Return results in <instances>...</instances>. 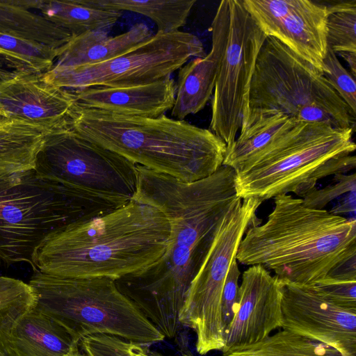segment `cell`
Returning <instances> with one entry per match:
<instances>
[{
  "label": "cell",
  "instance_id": "1",
  "mask_svg": "<svg viewBox=\"0 0 356 356\" xmlns=\"http://www.w3.org/2000/svg\"><path fill=\"white\" fill-rule=\"evenodd\" d=\"M134 198L160 209L168 219V247L154 264L115 280L165 337H174L179 314L225 215L240 197L235 171L222 165L204 179L186 183L137 165Z\"/></svg>",
  "mask_w": 356,
  "mask_h": 356
},
{
  "label": "cell",
  "instance_id": "2",
  "mask_svg": "<svg viewBox=\"0 0 356 356\" xmlns=\"http://www.w3.org/2000/svg\"><path fill=\"white\" fill-rule=\"evenodd\" d=\"M170 232L160 209L133 198L50 234L37 248L33 269L65 277L116 280L157 261L168 247Z\"/></svg>",
  "mask_w": 356,
  "mask_h": 356
},
{
  "label": "cell",
  "instance_id": "3",
  "mask_svg": "<svg viewBox=\"0 0 356 356\" xmlns=\"http://www.w3.org/2000/svg\"><path fill=\"white\" fill-rule=\"evenodd\" d=\"M266 222L250 226L236 259L272 270L280 280L312 285L325 277L356 279V220L306 207L282 194Z\"/></svg>",
  "mask_w": 356,
  "mask_h": 356
},
{
  "label": "cell",
  "instance_id": "4",
  "mask_svg": "<svg viewBox=\"0 0 356 356\" xmlns=\"http://www.w3.org/2000/svg\"><path fill=\"white\" fill-rule=\"evenodd\" d=\"M67 127L77 136L135 164L186 183L213 174L222 165L227 151L226 144L210 129L165 115L124 116L74 102Z\"/></svg>",
  "mask_w": 356,
  "mask_h": 356
},
{
  "label": "cell",
  "instance_id": "5",
  "mask_svg": "<svg viewBox=\"0 0 356 356\" xmlns=\"http://www.w3.org/2000/svg\"><path fill=\"white\" fill-rule=\"evenodd\" d=\"M354 131L299 122L235 172L237 197L264 202L292 192L304 197L318 180L352 170L353 161L345 155L355 150Z\"/></svg>",
  "mask_w": 356,
  "mask_h": 356
},
{
  "label": "cell",
  "instance_id": "6",
  "mask_svg": "<svg viewBox=\"0 0 356 356\" xmlns=\"http://www.w3.org/2000/svg\"><path fill=\"white\" fill-rule=\"evenodd\" d=\"M282 113L300 122L355 130V115L323 74L273 37L259 53L241 129Z\"/></svg>",
  "mask_w": 356,
  "mask_h": 356
},
{
  "label": "cell",
  "instance_id": "7",
  "mask_svg": "<svg viewBox=\"0 0 356 356\" xmlns=\"http://www.w3.org/2000/svg\"><path fill=\"white\" fill-rule=\"evenodd\" d=\"M116 209L72 193L33 169L0 175V259L33 268L35 252L50 234Z\"/></svg>",
  "mask_w": 356,
  "mask_h": 356
},
{
  "label": "cell",
  "instance_id": "8",
  "mask_svg": "<svg viewBox=\"0 0 356 356\" xmlns=\"http://www.w3.org/2000/svg\"><path fill=\"white\" fill-rule=\"evenodd\" d=\"M29 284L36 296L35 308L77 343L95 334L147 345L165 338L111 278L65 277L36 271Z\"/></svg>",
  "mask_w": 356,
  "mask_h": 356
},
{
  "label": "cell",
  "instance_id": "9",
  "mask_svg": "<svg viewBox=\"0 0 356 356\" xmlns=\"http://www.w3.org/2000/svg\"><path fill=\"white\" fill-rule=\"evenodd\" d=\"M212 45L218 51L210 130L229 147L241 129L256 61L267 35L243 0H222L212 21Z\"/></svg>",
  "mask_w": 356,
  "mask_h": 356
},
{
  "label": "cell",
  "instance_id": "10",
  "mask_svg": "<svg viewBox=\"0 0 356 356\" xmlns=\"http://www.w3.org/2000/svg\"><path fill=\"white\" fill-rule=\"evenodd\" d=\"M33 170L72 193L117 208L130 202L137 191V164L68 128L45 136Z\"/></svg>",
  "mask_w": 356,
  "mask_h": 356
},
{
  "label": "cell",
  "instance_id": "11",
  "mask_svg": "<svg viewBox=\"0 0 356 356\" xmlns=\"http://www.w3.org/2000/svg\"><path fill=\"white\" fill-rule=\"evenodd\" d=\"M262 202L257 198L237 201L222 220L207 257L188 289L179 323L195 332V348L200 355L222 350L224 346L222 295L225 281L246 230L259 225L256 212Z\"/></svg>",
  "mask_w": 356,
  "mask_h": 356
},
{
  "label": "cell",
  "instance_id": "12",
  "mask_svg": "<svg viewBox=\"0 0 356 356\" xmlns=\"http://www.w3.org/2000/svg\"><path fill=\"white\" fill-rule=\"evenodd\" d=\"M206 55L194 34L157 32L131 51L104 63L73 67L53 66L42 73L49 84L65 89L149 84L171 76L192 57Z\"/></svg>",
  "mask_w": 356,
  "mask_h": 356
},
{
  "label": "cell",
  "instance_id": "13",
  "mask_svg": "<svg viewBox=\"0 0 356 356\" xmlns=\"http://www.w3.org/2000/svg\"><path fill=\"white\" fill-rule=\"evenodd\" d=\"M280 280L283 330L356 356V309L335 305L312 285Z\"/></svg>",
  "mask_w": 356,
  "mask_h": 356
},
{
  "label": "cell",
  "instance_id": "14",
  "mask_svg": "<svg viewBox=\"0 0 356 356\" xmlns=\"http://www.w3.org/2000/svg\"><path fill=\"white\" fill-rule=\"evenodd\" d=\"M262 31L277 39L322 74L326 55L327 6L309 0H243Z\"/></svg>",
  "mask_w": 356,
  "mask_h": 356
},
{
  "label": "cell",
  "instance_id": "15",
  "mask_svg": "<svg viewBox=\"0 0 356 356\" xmlns=\"http://www.w3.org/2000/svg\"><path fill=\"white\" fill-rule=\"evenodd\" d=\"M282 296L280 280L264 267L251 266L243 272L222 356L263 341L282 327Z\"/></svg>",
  "mask_w": 356,
  "mask_h": 356
},
{
  "label": "cell",
  "instance_id": "16",
  "mask_svg": "<svg viewBox=\"0 0 356 356\" xmlns=\"http://www.w3.org/2000/svg\"><path fill=\"white\" fill-rule=\"evenodd\" d=\"M42 74L12 70L0 74V118L34 126L46 135L67 129L75 98L47 83Z\"/></svg>",
  "mask_w": 356,
  "mask_h": 356
},
{
  "label": "cell",
  "instance_id": "17",
  "mask_svg": "<svg viewBox=\"0 0 356 356\" xmlns=\"http://www.w3.org/2000/svg\"><path fill=\"white\" fill-rule=\"evenodd\" d=\"M69 90L75 103L83 107L124 116L157 118L172 109L176 84L169 76L136 86H92Z\"/></svg>",
  "mask_w": 356,
  "mask_h": 356
},
{
  "label": "cell",
  "instance_id": "18",
  "mask_svg": "<svg viewBox=\"0 0 356 356\" xmlns=\"http://www.w3.org/2000/svg\"><path fill=\"white\" fill-rule=\"evenodd\" d=\"M152 35L143 23L114 37L108 36L106 31H88L72 37L60 47L54 65L73 67L104 63L131 51Z\"/></svg>",
  "mask_w": 356,
  "mask_h": 356
},
{
  "label": "cell",
  "instance_id": "19",
  "mask_svg": "<svg viewBox=\"0 0 356 356\" xmlns=\"http://www.w3.org/2000/svg\"><path fill=\"white\" fill-rule=\"evenodd\" d=\"M11 343L15 356H65L79 343L35 307L15 327Z\"/></svg>",
  "mask_w": 356,
  "mask_h": 356
},
{
  "label": "cell",
  "instance_id": "20",
  "mask_svg": "<svg viewBox=\"0 0 356 356\" xmlns=\"http://www.w3.org/2000/svg\"><path fill=\"white\" fill-rule=\"evenodd\" d=\"M218 57L216 47L212 45L208 54L191 59L179 70L171 109L173 119L184 120L204 108L214 90Z\"/></svg>",
  "mask_w": 356,
  "mask_h": 356
},
{
  "label": "cell",
  "instance_id": "21",
  "mask_svg": "<svg viewBox=\"0 0 356 356\" xmlns=\"http://www.w3.org/2000/svg\"><path fill=\"white\" fill-rule=\"evenodd\" d=\"M30 10L67 31L72 37L92 31H106L122 15L121 12L96 8L81 0H30Z\"/></svg>",
  "mask_w": 356,
  "mask_h": 356
},
{
  "label": "cell",
  "instance_id": "22",
  "mask_svg": "<svg viewBox=\"0 0 356 356\" xmlns=\"http://www.w3.org/2000/svg\"><path fill=\"white\" fill-rule=\"evenodd\" d=\"M30 0H0V33L42 43L64 46L72 37L66 30L29 8Z\"/></svg>",
  "mask_w": 356,
  "mask_h": 356
},
{
  "label": "cell",
  "instance_id": "23",
  "mask_svg": "<svg viewBox=\"0 0 356 356\" xmlns=\"http://www.w3.org/2000/svg\"><path fill=\"white\" fill-rule=\"evenodd\" d=\"M46 134L31 124L13 120L0 121V175L34 168Z\"/></svg>",
  "mask_w": 356,
  "mask_h": 356
},
{
  "label": "cell",
  "instance_id": "24",
  "mask_svg": "<svg viewBox=\"0 0 356 356\" xmlns=\"http://www.w3.org/2000/svg\"><path fill=\"white\" fill-rule=\"evenodd\" d=\"M299 122L294 118L277 113L262 117L240 129L239 136L227 148L222 165L236 172Z\"/></svg>",
  "mask_w": 356,
  "mask_h": 356
},
{
  "label": "cell",
  "instance_id": "25",
  "mask_svg": "<svg viewBox=\"0 0 356 356\" xmlns=\"http://www.w3.org/2000/svg\"><path fill=\"white\" fill-rule=\"evenodd\" d=\"M88 6L121 12L130 11L151 19L157 32L179 31L186 23L195 0H81Z\"/></svg>",
  "mask_w": 356,
  "mask_h": 356
},
{
  "label": "cell",
  "instance_id": "26",
  "mask_svg": "<svg viewBox=\"0 0 356 356\" xmlns=\"http://www.w3.org/2000/svg\"><path fill=\"white\" fill-rule=\"evenodd\" d=\"M35 294L29 283L0 277V356H15L11 339L15 327L36 305Z\"/></svg>",
  "mask_w": 356,
  "mask_h": 356
},
{
  "label": "cell",
  "instance_id": "27",
  "mask_svg": "<svg viewBox=\"0 0 356 356\" xmlns=\"http://www.w3.org/2000/svg\"><path fill=\"white\" fill-rule=\"evenodd\" d=\"M59 49L0 33V59L13 70L44 73L54 66Z\"/></svg>",
  "mask_w": 356,
  "mask_h": 356
},
{
  "label": "cell",
  "instance_id": "28",
  "mask_svg": "<svg viewBox=\"0 0 356 356\" xmlns=\"http://www.w3.org/2000/svg\"><path fill=\"white\" fill-rule=\"evenodd\" d=\"M227 356H341L335 349L286 330Z\"/></svg>",
  "mask_w": 356,
  "mask_h": 356
},
{
  "label": "cell",
  "instance_id": "29",
  "mask_svg": "<svg viewBox=\"0 0 356 356\" xmlns=\"http://www.w3.org/2000/svg\"><path fill=\"white\" fill-rule=\"evenodd\" d=\"M327 6V43L339 55L356 53V1Z\"/></svg>",
  "mask_w": 356,
  "mask_h": 356
},
{
  "label": "cell",
  "instance_id": "30",
  "mask_svg": "<svg viewBox=\"0 0 356 356\" xmlns=\"http://www.w3.org/2000/svg\"><path fill=\"white\" fill-rule=\"evenodd\" d=\"M65 356H163L148 345L108 334L83 337Z\"/></svg>",
  "mask_w": 356,
  "mask_h": 356
},
{
  "label": "cell",
  "instance_id": "31",
  "mask_svg": "<svg viewBox=\"0 0 356 356\" xmlns=\"http://www.w3.org/2000/svg\"><path fill=\"white\" fill-rule=\"evenodd\" d=\"M323 65V75L355 115L356 83L355 78L342 65L336 54L328 45Z\"/></svg>",
  "mask_w": 356,
  "mask_h": 356
},
{
  "label": "cell",
  "instance_id": "32",
  "mask_svg": "<svg viewBox=\"0 0 356 356\" xmlns=\"http://www.w3.org/2000/svg\"><path fill=\"white\" fill-rule=\"evenodd\" d=\"M312 286L335 305L356 309V279L325 277Z\"/></svg>",
  "mask_w": 356,
  "mask_h": 356
},
{
  "label": "cell",
  "instance_id": "33",
  "mask_svg": "<svg viewBox=\"0 0 356 356\" xmlns=\"http://www.w3.org/2000/svg\"><path fill=\"white\" fill-rule=\"evenodd\" d=\"M337 180L323 188H316L307 194L302 200L303 204L308 208L323 209V208L332 200L346 193L355 192V175H337Z\"/></svg>",
  "mask_w": 356,
  "mask_h": 356
},
{
  "label": "cell",
  "instance_id": "34",
  "mask_svg": "<svg viewBox=\"0 0 356 356\" xmlns=\"http://www.w3.org/2000/svg\"><path fill=\"white\" fill-rule=\"evenodd\" d=\"M240 270L236 259L233 261L227 275L222 295V312L225 333L230 324L236 307Z\"/></svg>",
  "mask_w": 356,
  "mask_h": 356
},
{
  "label": "cell",
  "instance_id": "35",
  "mask_svg": "<svg viewBox=\"0 0 356 356\" xmlns=\"http://www.w3.org/2000/svg\"><path fill=\"white\" fill-rule=\"evenodd\" d=\"M345 61L347 62L350 68V74L355 78L356 75V53L347 52L339 54Z\"/></svg>",
  "mask_w": 356,
  "mask_h": 356
},
{
  "label": "cell",
  "instance_id": "36",
  "mask_svg": "<svg viewBox=\"0 0 356 356\" xmlns=\"http://www.w3.org/2000/svg\"><path fill=\"white\" fill-rule=\"evenodd\" d=\"M5 64L0 59V74L7 72L8 70L4 67Z\"/></svg>",
  "mask_w": 356,
  "mask_h": 356
},
{
  "label": "cell",
  "instance_id": "37",
  "mask_svg": "<svg viewBox=\"0 0 356 356\" xmlns=\"http://www.w3.org/2000/svg\"><path fill=\"white\" fill-rule=\"evenodd\" d=\"M177 356H193V355L189 352H186V353H183L181 355H177Z\"/></svg>",
  "mask_w": 356,
  "mask_h": 356
},
{
  "label": "cell",
  "instance_id": "38",
  "mask_svg": "<svg viewBox=\"0 0 356 356\" xmlns=\"http://www.w3.org/2000/svg\"><path fill=\"white\" fill-rule=\"evenodd\" d=\"M2 120V118H0V121Z\"/></svg>",
  "mask_w": 356,
  "mask_h": 356
}]
</instances>
